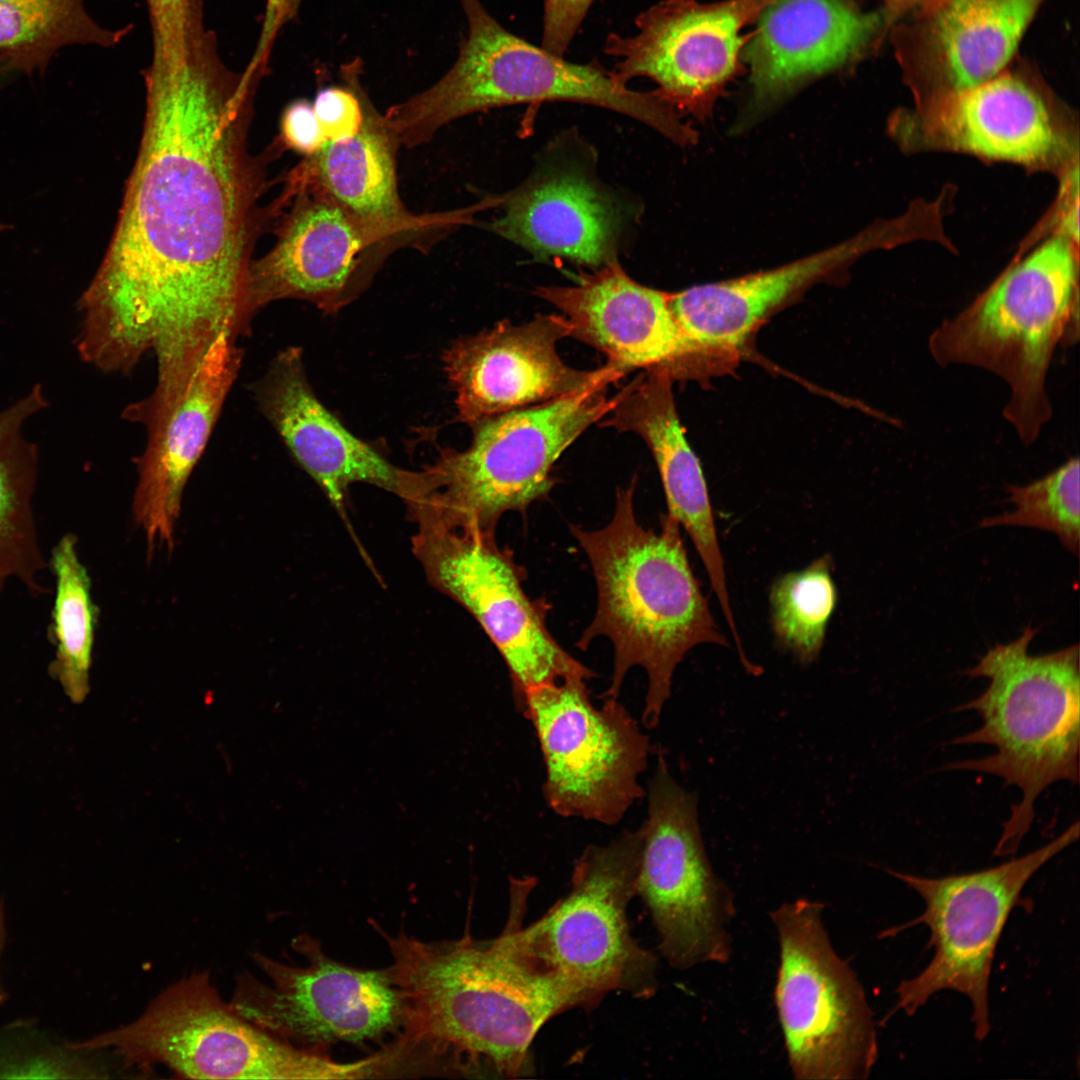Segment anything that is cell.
<instances>
[{
    "label": "cell",
    "instance_id": "obj_34",
    "mask_svg": "<svg viewBox=\"0 0 1080 1080\" xmlns=\"http://www.w3.org/2000/svg\"><path fill=\"white\" fill-rule=\"evenodd\" d=\"M152 36L151 60L176 58L207 30L203 0H145Z\"/></svg>",
    "mask_w": 1080,
    "mask_h": 1080
},
{
    "label": "cell",
    "instance_id": "obj_20",
    "mask_svg": "<svg viewBox=\"0 0 1080 1080\" xmlns=\"http://www.w3.org/2000/svg\"><path fill=\"white\" fill-rule=\"evenodd\" d=\"M535 294L563 312L570 337L625 374L661 370L674 380L702 369L704 358L674 318L669 293L639 284L617 259L581 274L573 285L538 287Z\"/></svg>",
    "mask_w": 1080,
    "mask_h": 1080
},
{
    "label": "cell",
    "instance_id": "obj_31",
    "mask_svg": "<svg viewBox=\"0 0 1080 1080\" xmlns=\"http://www.w3.org/2000/svg\"><path fill=\"white\" fill-rule=\"evenodd\" d=\"M56 578L53 633L56 655L50 672L66 696L81 703L89 693L97 609L90 594V579L76 551V538L65 535L52 552Z\"/></svg>",
    "mask_w": 1080,
    "mask_h": 1080
},
{
    "label": "cell",
    "instance_id": "obj_18",
    "mask_svg": "<svg viewBox=\"0 0 1080 1080\" xmlns=\"http://www.w3.org/2000/svg\"><path fill=\"white\" fill-rule=\"evenodd\" d=\"M563 315H537L522 324L508 320L457 339L443 364L455 392L457 420L473 426L487 418L552 401L626 374L605 364L596 370L568 366L557 343L570 337Z\"/></svg>",
    "mask_w": 1080,
    "mask_h": 1080
},
{
    "label": "cell",
    "instance_id": "obj_40",
    "mask_svg": "<svg viewBox=\"0 0 1080 1080\" xmlns=\"http://www.w3.org/2000/svg\"><path fill=\"white\" fill-rule=\"evenodd\" d=\"M885 15L888 22L892 23L902 15L910 11H918L936 0H883Z\"/></svg>",
    "mask_w": 1080,
    "mask_h": 1080
},
{
    "label": "cell",
    "instance_id": "obj_29",
    "mask_svg": "<svg viewBox=\"0 0 1080 1080\" xmlns=\"http://www.w3.org/2000/svg\"><path fill=\"white\" fill-rule=\"evenodd\" d=\"M45 406L40 386L0 412V579L16 577L32 592L44 566L32 512L35 446L25 440V420Z\"/></svg>",
    "mask_w": 1080,
    "mask_h": 1080
},
{
    "label": "cell",
    "instance_id": "obj_19",
    "mask_svg": "<svg viewBox=\"0 0 1080 1080\" xmlns=\"http://www.w3.org/2000/svg\"><path fill=\"white\" fill-rule=\"evenodd\" d=\"M251 391L261 413L346 523V500L352 484L377 486L405 504L420 494L423 470H404L389 462L350 432L317 398L300 348L280 351Z\"/></svg>",
    "mask_w": 1080,
    "mask_h": 1080
},
{
    "label": "cell",
    "instance_id": "obj_30",
    "mask_svg": "<svg viewBox=\"0 0 1080 1080\" xmlns=\"http://www.w3.org/2000/svg\"><path fill=\"white\" fill-rule=\"evenodd\" d=\"M85 0H0V73L44 72L62 47L119 44L132 25L107 29L87 13Z\"/></svg>",
    "mask_w": 1080,
    "mask_h": 1080
},
{
    "label": "cell",
    "instance_id": "obj_42",
    "mask_svg": "<svg viewBox=\"0 0 1080 1080\" xmlns=\"http://www.w3.org/2000/svg\"><path fill=\"white\" fill-rule=\"evenodd\" d=\"M2 581H3V579H0V586H1V584H2Z\"/></svg>",
    "mask_w": 1080,
    "mask_h": 1080
},
{
    "label": "cell",
    "instance_id": "obj_7",
    "mask_svg": "<svg viewBox=\"0 0 1080 1080\" xmlns=\"http://www.w3.org/2000/svg\"><path fill=\"white\" fill-rule=\"evenodd\" d=\"M641 846L640 827L608 844L587 846L574 865L568 894L527 927L522 918L535 880L511 881V910L501 934L516 956L580 1006L615 990L636 998L657 990V958L633 939L627 918Z\"/></svg>",
    "mask_w": 1080,
    "mask_h": 1080
},
{
    "label": "cell",
    "instance_id": "obj_26",
    "mask_svg": "<svg viewBox=\"0 0 1080 1080\" xmlns=\"http://www.w3.org/2000/svg\"><path fill=\"white\" fill-rule=\"evenodd\" d=\"M401 144L364 98L359 131L342 141H327L298 164L302 173L344 209L364 220L397 229L427 248L456 227L471 223L484 209L481 202L441 213L414 214L403 204L397 182V151Z\"/></svg>",
    "mask_w": 1080,
    "mask_h": 1080
},
{
    "label": "cell",
    "instance_id": "obj_13",
    "mask_svg": "<svg viewBox=\"0 0 1080 1080\" xmlns=\"http://www.w3.org/2000/svg\"><path fill=\"white\" fill-rule=\"evenodd\" d=\"M647 798L636 895L649 910L660 952L679 970L724 964L732 953L733 894L706 853L697 795L674 779L662 752Z\"/></svg>",
    "mask_w": 1080,
    "mask_h": 1080
},
{
    "label": "cell",
    "instance_id": "obj_39",
    "mask_svg": "<svg viewBox=\"0 0 1080 1080\" xmlns=\"http://www.w3.org/2000/svg\"><path fill=\"white\" fill-rule=\"evenodd\" d=\"M1064 204L1062 214V226L1064 234L1074 241L1078 240V214H1079V176L1078 167L1068 175L1064 183Z\"/></svg>",
    "mask_w": 1080,
    "mask_h": 1080
},
{
    "label": "cell",
    "instance_id": "obj_17",
    "mask_svg": "<svg viewBox=\"0 0 1080 1080\" xmlns=\"http://www.w3.org/2000/svg\"><path fill=\"white\" fill-rule=\"evenodd\" d=\"M773 1L664 0L636 18L633 36L609 34L604 52L618 59L622 82L647 77L666 102L701 120L737 72L741 30Z\"/></svg>",
    "mask_w": 1080,
    "mask_h": 1080
},
{
    "label": "cell",
    "instance_id": "obj_43",
    "mask_svg": "<svg viewBox=\"0 0 1080 1080\" xmlns=\"http://www.w3.org/2000/svg\"><path fill=\"white\" fill-rule=\"evenodd\" d=\"M1 228H2V225H0V230H1Z\"/></svg>",
    "mask_w": 1080,
    "mask_h": 1080
},
{
    "label": "cell",
    "instance_id": "obj_8",
    "mask_svg": "<svg viewBox=\"0 0 1080 1080\" xmlns=\"http://www.w3.org/2000/svg\"><path fill=\"white\" fill-rule=\"evenodd\" d=\"M612 384L603 381L542 404L474 424L464 451L440 450L426 466L424 495L407 507L411 520L448 529L495 534L501 516L524 514L554 485L552 469L562 453L614 407Z\"/></svg>",
    "mask_w": 1080,
    "mask_h": 1080
},
{
    "label": "cell",
    "instance_id": "obj_37",
    "mask_svg": "<svg viewBox=\"0 0 1080 1080\" xmlns=\"http://www.w3.org/2000/svg\"><path fill=\"white\" fill-rule=\"evenodd\" d=\"M276 140L284 150H293L304 157L314 155L325 145L327 140L320 130L312 103L298 99L286 106Z\"/></svg>",
    "mask_w": 1080,
    "mask_h": 1080
},
{
    "label": "cell",
    "instance_id": "obj_3",
    "mask_svg": "<svg viewBox=\"0 0 1080 1080\" xmlns=\"http://www.w3.org/2000/svg\"><path fill=\"white\" fill-rule=\"evenodd\" d=\"M635 484L634 478L617 489L605 527L589 531L570 525L589 559L598 594L594 619L576 645L586 650L598 636L612 642L613 674L602 699H618L628 671L644 669L648 685L641 722L654 729L685 654L699 644L728 643L693 574L679 523L665 514L658 532L644 528L634 512Z\"/></svg>",
    "mask_w": 1080,
    "mask_h": 1080
},
{
    "label": "cell",
    "instance_id": "obj_10",
    "mask_svg": "<svg viewBox=\"0 0 1080 1080\" xmlns=\"http://www.w3.org/2000/svg\"><path fill=\"white\" fill-rule=\"evenodd\" d=\"M823 904L799 898L770 912L779 941L775 1004L791 1071L801 1080H856L878 1057L873 1014L834 950Z\"/></svg>",
    "mask_w": 1080,
    "mask_h": 1080
},
{
    "label": "cell",
    "instance_id": "obj_5",
    "mask_svg": "<svg viewBox=\"0 0 1080 1080\" xmlns=\"http://www.w3.org/2000/svg\"><path fill=\"white\" fill-rule=\"evenodd\" d=\"M1038 629L1027 626L1016 640L997 644L964 674L989 679L987 689L955 711L976 710L982 726L951 743L987 744L996 753L949 763L945 769L989 773L1022 792L994 855L1017 851L1035 816L1038 796L1051 784L1079 781L1080 675L1077 644L1031 656Z\"/></svg>",
    "mask_w": 1080,
    "mask_h": 1080
},
{
    "label": "cell",
    "instance_id": "obj_35",
    "mask_svg": "<svg viewBox=\"0 0 1080 1080\" xmlns=\"http://www.w3.org/2000/svg\"><path fill=\"white\" fill-rule=\"evenodd\" d=\"M355 64L344 67L346 85L319 90L312 103L320 130L327 141L353 137L364 119V98Z\"/></svg>",
    "mask_w": 1080,
    "mask_h": 1080
},
{
    "label": "cell",
    "instance_id": "obj_16",
    "mask_svg": "<svg viewBox=\"0 0 1080 1080\" xmlns=\"http://www.w3.org/2000/svg\"><path fill=\"white\" fill-rule=\"evenodd\" d=\"M292 945L306 965L254 953L268 982L249 973L238 976L229 1004L240 1016L295 1046L321 1051L338 1042L378 1040L401 1028V998L388 968L339 963L308 935Z\"/></svg>",
    "mask_w": 1080,
    "mask_h": 1080
},
{
    "label": "cell",
    "instance_id": "obj_21",
    "mask_svg": "<svg viewBox=\"0 0 1080 1080\" xmlns=\"http://www.w3.org/2000/svg\"><path fill=\"white\" fill-rule=\"evenodd\" d=\"M236 341L230 333H221L179 392L136 421L147 428V443L137 459L133 512L146 532L149 551L157 539L173 544L184 487L240 369L242 353Z\"/></svg>",
    "mask_w": 1080,
    "mask_h": 1080
},
{
    "label": "cell",
    "instance_id": "obj_23",
    "mask_svg": "<svg viewBox=\"0 0 1080 1080\" xmlns=\"http://www.w3.org/2000/svg\"><path fill=\"white\" fill-rule=\"evenodd\" d=\"M757 19L744 55L759 110L862 56L888 24L851 0H774Z\"/></svg>",
    "mask_w": 1080,
    "mask_h": 1080
},
{
    "label": "cell",
    "instance_id": "obj_33",
    "mask_svg": "<svg viewBox=\"0 0 1080 1080\" xmlns=\"http://www.w3.org/2000/svg\"><path fill=\"white\" fill-rule=\"evenodd\" d=\"M1079 459H1068L1060 467L1025 486L1009 485L1010 513L985 518L980 527L1016 525L1052 531L1072 553L1080 542Z\"/></svg>",
    "mask_w": 1080,
    "mask_h": 1080
},
{
    "label": "cell",
    "instance_id": "obj_25",
    "mask_svg": "<svg viewBox=\"0 0 1080 1080\" xmlns=\"http://www.w3.org/2000/svg\"><path fill=\"white\" fill-rule=\"evenodd\" d=\"M490 231L537 258L561 257L600 268L616 259L623 215L616 201L576 168H550L503 195Z\"/></svg>",
    "mask_w": 1080,
    "mask_h": 1080
},
{
    "label": "cell",
    "instance_id": "obj_32",
    "mask_svg": "<svg viewBox=\"0 0 1080 1080\" xmlns=\"http://www.w3.org/2000/svg\"><path fill=\"white\" fill-rule=\"evenodd\" d=\"M832 560L823 555L809 566L777 578L770 592L771 621L779 647L803 665L814 662L837 602Z\"/></svg>",
    "mask_w": 1080,
    "mask_h": 1080
},
{
    "label": "cell",
    "instance_id": "obj_4",
    "mask_svg": "<svg viewBox=\"0 0 1080 1080\" xmlns=\"http://www.w3.org/2000/svg\"><path fill=\"white\" fill-rule=\"evenodd\" d=\"M459 1L468 33L453 66L430 88L383 114L401 146L425 144L443 126L472 113L543 101L604 107L651 126L677 144L695 143L696 132L657 90H632L598 62L566 61L505 29L480 0Z\"/></svg>",
    "mask_w": 1080,
    "mask_h": 1080
},
{
    "label": "cell",
    "instance_id": "obj_36",
    "mask_svg": "<svg viewBox=\"0 0 1080 1080\" xmlns=\"http://www.w3.org/2000/svg\"><path fill=\"white\" fill-rule=\"evenodd\" d=\"M594 0H544L542 48L563 57Z\"/></svg>",
    "mask_w": 1080,
    "mask_h": 1080
},
{
    "label": "cell",
    "instance_id": "obj_27",
    "mask_svg": "<svg viewBox=\"0 0 1080 1080\" xmlns=\"http://www.w3.org/2000/svg\"><path fill=\"white\" fill-rule=\"evenodd\" d=\"M874 242V233H865L774 269L690 287L669 294V306L705 358L736 354L772 312L840 271Z\"/></svg>",
    "mask_w": 1080,
    "mask_h": 1080
},
{
    "label": "cell",
    "instance_id": "obj_11",
    "mask_svg": "<svg viewBox=\"0 0 1080 1080\" xmlns=\"http://www.w3.org/2000/svg\"><path fill=\"white\" fill-rule=\"evenodd\" d=\"M1078 821L1046 845L1000 865L962 874L927 878L888 870L918 893L923 913L904 928L924 924L934 949L928 965L897 987L894 1011L913 1015L934 994L952 990L972 1005L975 1038L991 1029L988 987L995 950L1008 917L1030 878L1050 859L1076 842Z\"/></svg>",
    "mask_w": 1080,
    "mask_h": 1080
},
{
    "label": "cell",
    "instance_id": "obj_14",
    "mask_svg": "<svg viewBox=\"0 0 1080 1080\" xmlns=\"http://www.w3.org/2000/svg\"><path fill=\"white\" fill-rule=\"evenodd\" d=\"M412 551L429 582L463 606L482 626L504 659L515 705L529 690L593 671L551 636L543 601L524 589V569L495 534L419 524Z\"/></svg>",
    "mask_w": 1080,
    "mask_h": 1080
},
{
    "label": "cell",
    "instance_id": "obj_22",
    "mask_svg": "<svg viewBox=\"0 0 1080 1080\" xmlns=\"http://www.w3.org/2000/svg\"><path fill=\"white\" fill-rule=\"evenodd\" d=\"M1046 0H936L894 33L897 59L912 80L944 98L1005 71Z\"/></svg>",
    "mask_w": 1080,
    "mask_h": 1080
},
{
    "label": "cell",
    "instance_id": "obj_41",
    "mask_svg": "<svg viewBox=\"0 0 1080 1080\" xmlns=\"http://www.w3.org/2000/svg\"><path fill=\"white\" fill-rule=\"evenodd\" d=\"M1 931H2V928H1V919H0V943H1V937H2L1 936Z\"/></svg>",
    "mask_w": 1080,
    "mask_h": 1080
},
{
    "label": "cell",
    "instance_id": "obj_2",
    "mask_svg": "<svg viewBox=\"0 0 1080 1080\" xmlns=\"http://www.w3.org/2000/svg\"><path fill=\"white\" fill-rule=\"evenodd\" d=\"M386 940L392 981L402 1003L403 1053L416 1046L451 1053L463 1067L516 1078L530 1072L529 1050L540 1028L579 1006L558 983L537 972L500 934L480 941L425 942L403 931Z\"/></svg>",
    "mask_w": 1080,
    "mask_h": 1080
},
{
    "label": "cell",
    "instance_id": "obj_12",
    "mask_svg": "<svg viewBox=\"0 0 1080 1080\" xmlns=\"http://www.w3.org/2000/svg\"><path fill=\"white\" fill-rule=\"evenodd\" d=\"M603 701L596 707L586 680L569 678L527 691L515 706L535 730L549 808L612 826L646 794L639 776L651 744L618 699Z\"/></svg>",
    "mask_w": 1080,
    "mask_h": 1080
},
{
    "label": "cell",
    "instance_id": "obj_6",
    "mask_svg": "<svg viewBox=\"0 0 1080 1080\" xmlns=\"http://www.w3.org/2000/svg\"><path fill=\"white\" fill-rule=\"evenodd\" d=\"M1078 339L1077 258L1072 241L1055 236L943 320L928 349L942 367L975 366L1002 378L1011 392L1003 416L1029 446L1052 417L1045 386L1054 351Z\"/></svg>",
    "mask_w": 1080,
    "mask_h": 1080
},
{
    "label": "cell",
    "instance_id": "obj_28",
    "mask_svg": "<svg viewBox=\"0 0 1080 1080\" xmlns=\"http://www.w3.org/2000/svg\"><path fill=\"white\" fill-rule=\"evenodd\" d=\"M941 128L953 146L988 159L1022 164L1048 160L1063 148L1042 94L1026 77L1002 72L943 98Z\"/></svg>",
    "mask_w": 1080,
    "mask_h": 1080
},
{
    "label": "cell",
    "instance_id": "obj_1",
    "mask_svg": "<svg viewBox=\"0 0 1080 1080\" xmlns=\"http://www.w3.org/2000/svg\"><path fill=\"white\" fill-rule=\"evenodd\" d=\"M140 148L104 259L80 299L78 352L106 372L145 355L157 378L188 374L223 332L246 334L251 253L278 215L260 207L266 160L248 151L258 83L231 70L217 38L144 70Z\"/></svg>",
    "mask_w": 1080,
    "mask_h": 1080
},
{
    "label": "cell",
    "instance_id": "obj_38",
    "mask_svg": "<svg viewBox=\"0 0 1080 1080\" xmlns=\"http://www.w3.org/2000/svg\"><path fill=\"white\" fill-rule=\"evenodd\" d=\"M302 0H266L260 33L254 52L243 73L261 80L267 72L274 43L283 29L297 15Z\"/></svg>",
    "mask_w": 1080,
    "mask_h": 1080
},
{
    "label": "cell",
    "instance_id": "obj_24",
    "mask_svg": "<svg viewBox=\"0 0 1080 1080\" xmlns=\"http://www.w3.org/2000/svg\"><path fill=\"white\" fill-rule=\"evenodd\" d=\"M672 381L665 371H643L615 395L613 409L600 424L634 432L650 449L663 484L667 514L690 536L733 639L738 640L706 480L680 423Z\"/></svg>",
    "mask_w": 1080,
    "mask_h": 1080
},
{
    "label": "cell",
    "instance_id": "obj_15",
    "mask_svg": "<svg viewBox=\"0 0 1080 1080\" xmlns=\"http://www.w3.org/2000/svg\"><path fill=\"white\" fill-rule=\"evenodd\" d=\"M296 191L276 221V241L249 271L252 313L296 299L337 313L365 291L395 250L419 248L407 234L355 216L296 166L284 178Z\"/></svg>",
    "mask_w": 1080,
    "mask_h": 1080
},
{
    "label": "cell",
    "instance_id": "obj_9",
    "mask_svg": "<svg viewBox=\"0 0 1080 1080\" xmlns=\"http://www.w3.org/2000/svg\"><path fill=\"white\" fill-rule=\"evenodd\" d=\"M73 1047L110 1048L126 1068L161 1065L193 1079H351L378 1069L375 1056L336 1062L256 1026L222 1000L208 971L183 977L135 1020Z\"/></svg>",
    "mask_w": 1080,
    "mask_h": 1080
}]
</instances>
